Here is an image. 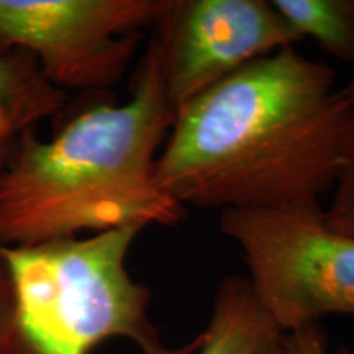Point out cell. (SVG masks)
Listing matches in <instances>:
<instances>
[{"mask_svg": "<svg viewBox=\"0 0 354 354\" xmlns=\"http://www.w3.org/2000/svg\"><path fill=\"white\" fill-rule=\"evenodd\" d=\"M169 0H0V50L33 57L51 86L107 92Z\"/></svg>", "mask_w": 354, "mask_h": 354, "instance_id": "5b68a950", "label": "cell"}, {"mask_svg": "<svg viewBox=\"0 0 354 354\" xmlns=\"http://www.w3.org/2000/svg\"><path fill=\"white\" fill-rule=\"evenodd\" d=\"M353 117L335 69L284 48L176 110L158 185L184 209L320 205L338 179Z\"/></svg>", "mask_w": 354, "mask_h": 354, "instance_id": "6da1fadb", "label": "cell"}, {"mask_svg": "<svg viewBox=\"0 0 354 354\" xmlns=\"http://www.w3.org/2000/svg\"><path fill=\"white\" fill-rule=\"evenodd\" d=\"M220 232L241 250L248 281L286 333L354 315V238L331 230L322 205L225 210Z\"/></svg>", "mask_w": 354, "mask_h": 354, "instance_id": "277c9868", "label": "cell"}, {"mask_svg": "<svg viewBox=\"0 0 354 354\" xmlns=\"http://www.w3.org/2000/svg\"><path fill=\"white\" fill-rule=\"evenodd\" d=\"M13 317V289L12 279L3 259L0 258V351L6 344Z\"/></svg>", "mask_w": 354, "mask_h": 354, "instance_id": "7c38bea8", "label": "cell"}, {"mask_svg": "<svg viewBox=\"0 0 354 354\" xmlns=\"http://www.w3.org/2000/svg\"><path fill=\"white\" fill-rule=\"evenodd\" d=\"M69 94L51 86L33 57L20 50H0V174L21 140L53 115L63 112Z\"/></svg>", "mask_w": 354, "mask_h": 354, "instance_id": "ba28073f", "label": "cell"}, {"mask_svg": "<svg viewBox=\"0 0 354 354\" xmlns=\"http://www.w3.org/2000/svg\"><path fill=\"white\" fill-rule=\"evenodd\" d=\"M138 227L35 246H0L12 279L13 317L0 354H91L123 338L141 354H196L201 336L179 348L149 318L151 292L128 272Z\"/></svg>", "mask_w": 354, "mask_h": 354, "instance_id": "3957f363", "label": "cell"}, {"mask_svg": "<svg viewBox=\"0 0 354 354\" xmlns=\"http://www.w3.org/2000/svg\"><path fill=\"white\" fill-rule=\"evenodd\" d=\"M289 354H328V335L320 323H310L287 331Z\"/></svg>", "mask_w": 354, "mask_h": 354, "instance_id": "8fae6325", "label": "cell"}, {"mask_svg": "<svg viewBox=\"0 0 354 354\" xmlns=\"http://www.w3.org/2000/svg\"><path fill=\"white\" fill-rule=\"evenodd\" d=\"M198 336L197 354H289L287 333L266 312L248 277L220 282L209 325Z\"/></svg>", "mask_w": 354, "mask_h": 354, "instance_id": "52a82bcc", "label": "cell"}, {"mask_svg": "<svg viewBox=\"0 0 354 354\" xmlns=\"http://www.w3.org/2000/svg\"><path fill=\"white\" fill-rule=\"evenodd\" d=\"M326 225L335 232L354 238V117L344 141L342 169L333 187V197L325 209Z\"/></svg>", "mask_w": 354, "mask_h": 354, "instance_id": "30bf717a", "label": "cell"}, {"mask_svg": "<svg viewBox=\"0 0 354 354\" xmlns=\"http://www.w3.org/2000/svg\"><path fill=\"white\" fill-rule=\"evenodd\" d=\"M130 99L95 104L50 140L26 135L0 174V246H35L123 227L180 223L187 209L156 180L174 122L165 35L151 28Z\"/></svg>", "mask_w": 354, "mask_h": 354, "instance_id": "7a4b0ae2", "label": "cell"}, {"mask_svg": "<svg viewBox=\"0 0 354 354\" xmlns=\"http://www.w3.org/2000/svg\"><path fill=\"white\" fill-rule=\"evenodd\" d=\"M158 21L176 110L243 66L302 41L266 0H169Z\"/></svg>", "mask_w": 354, "mask_h": 354, "instance_id": "8992f818", "label": "cell"}, {"mask_svg": "<svg viewBox=\"0 0 354 354\" xmlns=\"http://www.w3.org/2000/svg\"><path fill=\"white\" fill-rule=\"evenodd\" d=\"M342 91H343V94L346 95V99L354 105V76H353L351 81L346 84V86L342 87Z\"/></svg>", "mask_w": 354, "mask_h": 354, "instance_id": "4fadbf2b", "label": "cell"}, {"mask_svg": "<svg viewBox=\"0 0 354 354\" xmlns=\"http://www.w3.org/2000/svg\"><path fill=\"white\" fill-rule=\"evenodd\" d=\"M300 39L313 38L323 51L354 64V0H272Z\"/></svg>", "mask_w": 354, "mask_h": 354, "instance_id": "9c48e42d", "label": "cell"}]
</instances>
